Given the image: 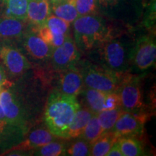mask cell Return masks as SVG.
<instances>
[{"label": "cell", "instance_id": "1", "mask_svg": "<svg viewBox=\"0 0 156 156\" xmlns=\"http://www.w3.org/2000/svg\"><path fill=\"white\" fill-rule=\"evenodd\" d=\"M133 46L134 43L128 38L112 36L101 42L87 54L91 62L113 73L123 75L130 68Z\"/></svg>", "mask_w": 156, "mask_h": 156}, {"label": "cell", "instance_id": "2", "mask_svg": "<svg viewBox=\"0 0 156 156\" xmlns=\"http://www.w3.org/2000/svg\"><path fill=\"white\" fill-rule=\"evenodd\" d=\"M80 107L77 97L56 89L48 96L45 108L44 122L48 129L55 136L67 139L68 129Z\"/></svg>", "mask_w": 156, "mask_h": 156}, {"label": "cell", "instance_id": "3", "mask_svg": "<svg viewBox=\"0 0 156 156\" xmlns=\"http://www.w3.org/2000/svg\"><path fill=\"white\" fill-rule=\"evenodd\" d=\"M73 41L80 53L88 54L106 39L113 36L106 20L98 14L79 16L73 23Z\"/></svg>", "mask_w": 156, "mask_h": 156}, {"label": "cell", "instance_id": "4", "mask_svg": "<svg viewBox=\"0 0 156 156\" xmlns=\"http://www.w3.org/2000/svg\"><path fill=\"white\" fill-rule=\"evenodd\" d=\"M77 67L85 87L106 93L116 92L122 75L117 74L90 60H79Z\"/></svg>", "mask_w": 156, "mask_h": 156}, {"label": "cell", "instance_id": "5", "mask_svg": "<svg viewBox=\"0 0 156 156\" xmlns=\"http://www.w3.org/2000/svg\"><path fill=\"white\" fill-rule=\"evenodd\" d=\"M99 12L107 18L132 25L141 18L142 0H98Z\"/></svg>", "mask_w": 156, "mask_h": 156}, {"label": "cell", "instance_id": "6", "mask_svg": "<svg viewBox=\"0 0 156 156\" xmlns=\"http://www.w3.org/2000/svg\"><path fill=\"white\" fill-rule=\"evenodd\" d=\"M121 108L124 112L140 113L143 108L140 77L124 74L117 89Z\"/></svg>", "mask_w": 156, "mask_h": 156}, {"label": "cell", "instance_id": "7", "mask_svg": "<svg viewBox=\"0 0 156 156\" xmlns=\"http://www.w3.org/2000/svg\"><path fill=\"white\" fill-rule=\"evenodd\" d=\"M156 44L151 35H142L134 43L131 64L136 72L144 73L155 63Z\"/></svg>", "mask_w": 156, "mask_h": 156}, {"label": "cell", "instance_id": "8", "mask_svg": "<svg viewBox=\"0 0 156 156\" xmlns=\"http://www.w3.org/2000/svg\"><path fill=\"white\" fill-rule=\"evenodd\" d=\"M0 103L7 122L19 126L26 133L28 128V116L16 93L12 89L2 88L0 91Z\"/></svg>", "mask_w": 156, "mask_h": 156}, {"label": "cell", "instance_id": "9", "mask_svg": "<svg viewBox=\"0 0 156 156\" xmlns=\"http://www.w3.org/2000/svg\"><path fill=\"white\" fill-rule=\"evenodd\" d=\"M17 42L20 43L25 53L34 61L44 63L51 59L53 47L40 36L36 28L29 24L22 38Z\"/></svg>", "mask_w": 156, "mask_h": 156}, {"label": "cell", "instance_id": "10", "mask_svg": "<svg viewBox=\"0 0 156 156\" xmlns=\"http://www.w3.org/2000/svg\"><path fill=\"white\" fill-rule=\"evenodd\" d=\"M0 60L12 76H20L30 68V63L13 42H0Z\"/></svg>", "mask_w": 156, "mask_h": 156}, {"label": "cell", "instance_id": "11", "mask_svg": "<svg viewBox=\"0 0 156 156\" xmlns=\"http://www.w3.org/2000/svg\"><path fill=\"white\" fill-rule=\"evenodd\" d=\"M80 59V52L69 36L63 44L54 48L50 60L54 69L60 73L77 66Z\"/></svg>", "mask_w": 156, "mask_h": 156}, {"label": "cell", "instance_id": "12", "mask_svg": "<svg viewBox=\"0 0 156 156\" xmlns=\"http://www.w3.org/2000/svg\"><path fill=\"white\" fill-rule=\"evenodd\" d=\"M146 116L142 113L123 112L111 130L117 137L122 136H136L142 133Z\"/></svg>", "mask_w": 156, "mask_h": 156}, {"label": "cell", "instance_id": "13", "mask_svg": "<svg viewBox=\"0 0 156 156\" xmlns=\"http://www.w3.org/2000/svg\"><path fill=\"white\" fill-rule=\"evenodd\" d=\"M59 79L56 90L65 95L77 97L83 90V77L77 66L60 72Z\"/></svg>", "mask_w": 156, "mask_h": 156}, {"label": "cell", "instance_id": "14", "mask_svg": "<svg viewBox=\"0 0 156 156\" xmlns=\"http://www.w3.org/2000/svg\"><path fill=\"white\" fill-rule=\"evenodd\" d=\"M27 21L0 16V42H17L28 28Z\"/></svg>", "mask_w": 156, "mask_h": 156}, {"label": "cell", "instance_id": "15", "mask_svg": "<svg viewBox=\"0 0 156 156\" xmlns=\"http://www.w3.org/2000/svg\"><path fill=\"white\" fill-rule=\"evenodd\" d=\"M51 14L49 0H28L27 22L30 26L38 28L44 25Z\"/></svg>", "mask_w": 156, "mask_h": 156}, {"label": "cell", "instance_id": "16", "mask_svg": "<svg viewBox=\"0 0 156 156\" xmlns=\"http://www.w3.org/2000/svg\"><path fill=\"white\" fill-rule=\"evenodd\" d=\"M25 132L19 126L5 120H0V148L12 149L24 140Z\"/></svg>", "mask_w": 156, "mask_h": 156}, {"label": "cell", "instance_id": "17", "mask_svg": "<svg viewBox=\"0 0 156 156\" xmlns=\"http://www.w3.org/2000/svg\"><path fill=\"white\" fill-rule=\"evenodd\" d=\"M55 137L54 134L47 129L44 127L38 128L31 132L26 139L23 140L20 143L12 148L11 150L16 149L26 151H30L31 149L34 150L46 145L48 142L54 141Z\"/></svg>", "mask_w": 156, "mask_h": 156}, {"label": "cell", "instance_id": "18", "mask_svg": "<svg viewBox=\"0 0 156 156\" xmlns=\"http://www.w3.org/2000/svg\"><path fill=\"white\" fill-rule=\"evenodd\" d=\"M51 12L55 16L69 24L79 17L75 5V0H49Z\"/></svg>", "mask_w": 156, "mask_h": 156}, {"label": "cell", "instance_id": "19", "mask_svg": "<svg viewBox=\"0 0 156 156\" xmlns=\"http://www.w3.org/2000/svg\"><path fill=\"white\" fill-rule=\"evenodd\" d=\"M107 93L98 90L85 87L80 95L85 101V107L90 110L93 114H97L105 108V99Z\"/></svg>", "mask_w": 156, "mask_h": 156}, {"label": "cell", "instance_id": "20", "mask_svg": "<svg viewBox=\"0 0 156 156\" xmlns=\"http://www.w3.org/2000/svg\"><path fill=\"white\" fill-rule=\"evenodd\" d=\"M2 15L27 21L28 0H1Z\"/></svg>", "mask_w": 156, "mask_h": 156}, {"label": "cell", "instance_id": "21", "mask_svg": "<svg viewBox=\"0 0 156 156\" xmlns=\"http://www.w3.org/2000/svg\"><path fill=\"white\" fill-rule=\"evenodd\" d=\"M93 114H94L86 107L80 106L68 129L67 139L79 137Z\"/></svg>", "mask_w": 156, "mask_h": 156}, {"label": "cell", "instance_id": "22", "mask_svg": "<svg viewBox=\"0 0 156 156\" xmlns=\"http://www.w3.org/2000/svg\"><path fill=\"white\" fill-rule=\"evenodd\" d=\"M123 156L145 155L142 142L135 136H122L117 139Z\"/></svg>", "mask_w": 156, "mask_h": 156}, {"label": "cell", "instance_id": "23", "mask_svg": "<svg viewBox=\"0 0 156 156\" xmlns=\"http://www.w3.org/2000/svg\"><path fill=\"white\" fill-rule=\"evenodd\" d=\"M118 137L112 132H106L99 136L96 140L90 144V153L93 156H105L108 153L113 144Z\"/></svg>", "mask_w": 156, "mask_h": 156}, {"label": "cell", "instance_id": "24", "mask_svg": "<svg viewBox=\"0 0 156 156\" xmlns=\"http://www.w3.org/2000/svg\"><path fill=\"white\" fill-rule=\"evenodd\" d=\"M124 111L121 108L104 110L97 114L98 120L102 128L103 134L111 132L115 123Z\"/></svg>", "mask_w": 156, "mask_h": 156}, {"label": "cell", "instance_id": "25", "mask_svg": "<svg viewBox=\"0 0 156 156\" xmlns=\"http://www.w3.org/2000/svg\"><path fill=\"white\" fill-rule=\"evenodd\" d=\"M103 134V129L98 120L97 114H93L79 137L83 138L90 144L93 143Z\"/></svg>", "mask_w": 156, "mask_h": 156}, {"label": "cell", "instance_id": "26", "mask_svg": "<svg viewBox=\"0 0 156 156\" xmlns=\"http://www.w3.org/2000/svg\"><path fill=\"white\" fill-rule=\"evenodd\" d=\"M67 145L58 142H50L41 147L34 149V155L38 156H59L66 155Z\"/></svg>", "mask_w": 156, "mask_h": 156}, {"label": "cell", "instance_id": "27", "mask_svg": "<svg viewBox=\"0 0 156 156\" xmlns=\"http://www.w3.org/2000/svg\"><path fill=\"white\" fill-rule=\"evenodd\" d=\"M47 28L54 34H69V23L66 22L64 20L55 16L54 15L51 14L46 20L45 23Z\"/></svg>", "mask_w": 156, "mask_h": 156}, {"label": "cell", "instance_id": "28", "mask_svg": "<svg viewBox=\"0 0 156 156\" xmlns=\"http://www.w3.org/2000/svg\"><path fill=\"white\" fill-rule=\"evenodd\" d=\"M90 153V144L83 138L75 140L67 147L66 155L71 156H87Z\"/></svg>", "mask_w": 156, "mask_h": 156}, {"label": "cell", "instance_id": "29", "mask_svg": "<svg viewBox=\"0 0 156 156\" xmlns=\"http://www.w3.org/2000/svg\"><path fill=\"white\" fill-rule=\"evenodd\" d=\"M75 5L79 16L98 14V0H75Z\"/></svg>", "mask_w": 156, "mask_h": 156}, {"label": "cell", "instance_id": "30", "mask_svg": "<svg viewBox=\"0 0 156 156\" xmlns=\"http://www.w3.org/2000/svg\"><path fill=\"white\" fill-rule=\"evenodd\" d=\"M155 1L152 0L151 2L147 12H146L145 18H144V24L147 28H153L155 25Z\"/></svg>", "mask_w": 156, "mask_h": 156}, {"label": "cell", "instance_id": "31", "mask_svg": "<svg viewBox=\"0 0 156 156\" xmlns=\"http://www.w3.org/2000/svg\"><path fill=\"white\" fill-rule=\"evenodd\" d=\"M116 108H121L120 99L118 93L116 92L107 93L106 99H105V108H106V110Z\"/></svg>", "mask_w": 156, "mask_h": 156}, {"label": "cell", "instance_id": "32", "mask_svg": "<svg viewBox=\"0 0 156 156\" xmlns=\"http://www.w3.org/2000/svg\"><path fill=\"white\" fill-rule=\"evenodd\" d=\"M107 156H123L122 151H121L119 145L118 141H116L113 144V145L109 150L108 153H107Z\"/></svg>", "mask_w": 156, "mask_h": 156}, {"label": "cell", "instance_id": "33", "mask_svg": "<svg viewBox=\"0 0 156 156\" xmlns=\"http://www.w3.org/2000/svg\"><path fill=\"white\" fill-rule=\"evenodd\" d=\"M0 85L3 87L5 85H11V83L7 80L6 70L1 65H0Z\"/></svg>", "mask_w": 156, "mask_h": 156}, {"label": "cell", "instance_id": "34", "mask_svg": "<svg viewBox=\"0 0 156 156\" xmlns=\"http://www.w3.org/2000/svg\"><path fill=\"white\" fill-rule=\"evenodd\" d=\"M0 120H5V121H7V119H6L5 113H4L3 108H2V106H1V103H0Z\"/></svg>", "mask_w": 156, "mask_h": 156}, {"label": "cell", "instance_id": "35", "mask_svg": "<svg viewBox=\"0 0 156 156\" xmlns=\"http://www.w3.org/2000/svg\"><path fill=\"white\" fill-rule=\"evenodd\" d=\"M2 88H3V86H2V85H0V91L2 90Z\"/></svg>", "mask_w": 156, "mask_h": 156}]
</instances>
